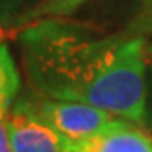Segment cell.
<instances>
[{"label":"cell","instance_id":"6da1fadb","mask_svg":"<svg viewBox=\"0 0 152 152\" xmlns=\"http://www.w3.org/2000/svg\"><path fill=\"white\" fill-rule=\"evenodd\" d=\"M20 46L29 80L46 98L83 102L129 122L144 120L142 36H96L93 29L53 19L26 29Z\"/></svg>","mask_w":152,"mask_h":152},{"label":"cell","instance_id":"7a4b0ae2","mask_svg":"<svg viewBox=\"0 0 152 152\" xmlns=\"http://www.w3.org/2000/svg\"><path fill=\"white\" fill-rule=\"evenodd\" d=\"M14 152H71V142L39 115L31 100H17L7 112Z\"/></svg>","mask_w":152,"mask_h":152},{"label":"cell","instance_id":"3957f363","mask_svg":"<svg viewBox=\"0 0 152 152\" xmlns=\"http://www.w3.org/2000/svg\"><path fill=\"white\" fill-rule=\"evenodd\" d=\"M36 110L71 144L83 142L103 132L115 117L102 108L83 102L44 98L34 102Z\"/></svg>","mask_w":152,"mask_h":152},{"label":"cell","instance_id":"277c9868","mask_svg":"<svg viewBox=\"0 0 152 152\" xmlns=\"http://www.w3.org/2000/svg\"><path fill=\"white\" fill-rule=\"evenodd\" d=\"M71 152H152V139L129 120L115 118L103 132L71 144Z\"/></svg>","mask_w":152,"mask_h":152},{"label":"cell","instance_id":"5b68a950","mask_svg":"<svg viewBox=\"0 0 152 152\" xmlns=\"http://www.w3.org/2000/svg\"><path fill=\"white\" fill-rule=\"evenodd\" d=\"M20 88V76L5 44H0V115H7Z\"/></svg>","mask_w":152,"mask_h":152},{"label":"cell","instance_id":"8992f818","mask_svg":"<svg viewBox=\"0 0 152 152\" xmlns=\"http://www.w3.org/2000/svg\"><path fill=\"white\" fill-rule=\"evenodd\" d=\"M83 2L85 0H44L37 12L41 15H53V17L68 15L75 9H78Z\"/></svg>","mask_w":152,"mask_h":152},{"label":"cell","instance_id":"52a82bcc","mask_svg":"<svg viewBox=\"0 0 152 152\" xmlns=\"http://www.w3.org/2000/svg\"><path fill=\"white\" fill-rule=\"evenodd\" d=\"M137 32H152V0L144 2V9L132 24V34Z\"/></svg>","mask_w":152,"mask_h":152},{"label":"cell","instance_id":"ba28073f","mask_svg":"<svg viewBox=\"0 0 152 152\" xmlns=\"http://www.w3.org/2000/svg\"><path fill=\"white\" fill-rule=\"evenodd\" d=\"M7 115H0V152H14L7 130Z\"/></svg>","mask_w":152,"mask_h":152},{"label":"cell","instance_id":"9c48e42d","mask_svg":"<svg viewBox=\"0 0 152 152\" xmlns=\"http://www.w3.org/2000/svg\"><path fill=\"white\" fill-rule=\"evenodd\" d=\"M149 53H151V56H152V46H151V48H149Z\"/></svg>","mask_w":152,"mask_h":152}]
</instances>
